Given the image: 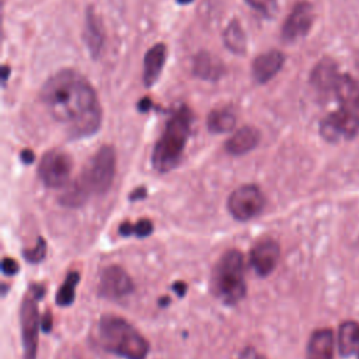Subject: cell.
Wrapping results in <instances>:
<instances>
[{"mask_svg":"<svg viewBox=\"0 0 359 359\" xmlns=\"http://www.w3.org/2000/svg\"><path fill=\"white\" fill-rule=\"evenodd\" d=\"M359 132V123L345 109L330 114L320 125L321 136L328 142H338L341 139H351Z\"/></svg>","mask_w":359,"mask_h":359,"instance_id":"10","label":"cell"},{"mask_svg":"<svg viewBox=\"0 0 359 359\" xmlns=\"http://www.w3.org/2000/svg\"><path fill=\"white\" fill-rule=\"evenodd\" d=\"M165 57H167V48L164 43H156L146 52L144 60H143V83H144V86L150 87L157 81V79L163 70V66L165 63Z\"/></svg>","mask_w":359,"mask_h":359,"instance_id":"15","label":"cell"},{"mask_svg":"<svg viewBox=\"0 0 359 359\" xmlns=\"http://www.w3.org/2000/svg\"><path fill=\"white\" fill-rule=\"evenodd\" d=\"M20 158H21V161H22L24 164H31V163H34V160H35V154H34V151H31L29 149H25V150H22V151L20 153Z\"/></svg>","mask_w":359,"mask_h":359,"instance_id":"32","label":"cell"},{"mask_svg":"<svg viewBox=\"0 0 359 359\" xmlns=\"http://www.w3.org/2000/svg\"><path fill=\"white\" fill-rule=\"evenodd\" d=\"M238 359H265L264 355H261L259 352H257L252 348H245L241 351V353L238 355Z\"/></svg>","mask_w":359,"mask_h":359,"instance_id":"30","label":"cell"},{"mask_svg":"<svg viewBox=\"0 0 359 359\" xmlns=\"http://www.w3.org/2000/svg\"><path fill=\"white\" fill-rule=\"evenodd\" d=\"M223 41H224V45L233 53H238V55L245 53L247 39H245V34H244L241 25L238 24V21H231L227 25V28L223 32Z\"/></svg>","mask_w":359,"mask_h":359,"instance_id":"22","label":"cell"},{"mask_svg":"<svg viewBox=\"0 0 359 359\" xmlns=\"http://www.w3.org/2000/svg\"><path fill=\"white\" fill-rule=\"evenodd\" d=\"M98 342L102 349L125 359H146L147 339L125 318L115 314L101 316L97 327Z\"/></svg>","mask_w":359,"mask_h":359,"instance_id":"3","label":"cell"},{"mask_svg":"<svg viewBox=\"0 0 359 359\" xmlns=\"http://www.w3.org/2000/svg\"><path fill=\"white\" fill-rule=\"evenodd\" d=\"M259 142V132L252 126L240 128L227 142L226 151L231 156H241L257 147Z\"/></svg>","mask_w":359,"mask_h":359,"instance_id":"16","label":"cell"},{"mask_svg":"<svg viewBox=\"0 0 359 359\" xmlns=\"http://www.w3.org/2000/svg\"><path fill=\"white\" fill-rule=\"evenodd\" d=\"M133 282L128 272L118 266L109 265L102 269L98 282V294L104 299L118 300L133 292Z\"/></svg>","mask_w":359,"mask_h":359,"instance_id":"9","label":"cell"},{"mask_svg":"<svg viewBox=\"0 0 359 359\" xmlns=\"http://www.w3.org/2000/svg\"><path fill=\"white\" fill-rule=\"evenodd\" d=\"M280 257L279 244L272 238H264L255 243L250 251V264L255 273L268 276L273 272Z\"/></svg>","mask_w":359,"mask_h":359,"instance_id":"11","label":"cell"},{"mask_svg":"<svg viewBox=\"0 0 359 359\" xmlns=\"http://www.w3.org/2000/svg\"><path fill=\"white\" fill-rule=\"evenodd\" d=\"M88 196L90 192L86 189V187L79 180H74V182L67 185L60 195V203L67 208H79L88 199Z\"/></svg>","mask_w":359,"mask_h":359,"instance_id":"24","label":"cell"},{"mask_svg":"<svg viewBox=\"0 0 359 359\" xmlns=\"http://www.w3.org/2000/svg\"><path fill=\"white\" fill-rule=\"evenodd\" d=\"M191 126L192 112L187 105H180L170 115L165 128L153 149L151 164L156 171L168 172L180 164L191 135Z\"/></svg>","mask_w":359,"mask_h":359,"instance_id":"2","label":"cell"},{"mask_svg":"<svg viewBox=\"0 0 359 359\" xmlns=\"http://www.w3.org/2000/svg\"><path fill=\"white\" fill-rule=\"evenodd\" d=\"M43 285L32 283L28 293L21 303L20 321H21V338L24 348V359H36L38 335L41 328V318L38 314V302L45 294Z\"/></svg>","mask_w":359,"mask_h":359,"instance_id":"6","label":"cell"},{"mask_svg":"<svg viewBox=\"0 0 359 359\" xmlns=\"http://www.w3.org/2000/svg\"><path fill=\"white\" fill-rule=\"evenodd\" d=\"M158 304H160L161 307H163V306H165V304H170V299L164 296V297H163V299L158 302Z\"/></svg>","mask_w":359,"mask_h":359,"instance_id":"35","label":"cell"},{"mask_svg":"<svg viewBox=\"0 0 359 359\" xmlns=\"http://www.w3.org/2000/svg\"><path fill=\"white\" fill-rule=\"evenodd\" d=\"M153 223L149 219H140L139 222L129 223V222H123L119 226V234L123 237H129V236H136L139 238L147 237L153 233Z\"/></svg>","mask_w":359,"mask_h":359,"instance_id":"25","label":"cell"},{"mask_svg":"<svg viewBox=\"0 0 359 359\" xmlns=\"http://www.w3.org/2000/svg\"><path fill=\"white\" fill-rule=\"evenodd\" d=\"M1 289H3V290H1V296L4 297V296H6V293H7V289H8V286H7L6 283H3V285H1Z\"/></svg>","mask_w":359,"mask_h":359,"instance_id":"36","label":"cell"},{"mask_svg":"<svg viewBox=\"0 0 359 359\" xmlns=\"http://www.w3.org/2000/svg\"><path fill=\"white\" fill-rule=\"evenodd\" d=\"M265 206L262 191L254 184H245L234 189L227 199L230 215L240 222H247L258 216Z\"/></svg>","mask_w":359,"mask_h":359,"instance_id":"7","label":"cell"},{"mask_svg":"<svg viewBox=\"0 0 359 359\" xmlns=\"http://www.w3.org/2000/svg\"><path fill=\"white\" fill-rule=\"evenodd\" d=\"M52 325H53L52 313H50L49 310H46V311L42 314V317H41V331H43V332H50Z\"/></svg>","mask_w":359,"mask_h":359,"instance_id":"29","label":"cell"},{"mask_svg":"<svg viewBox=\"0 0 359 359\" xmlns=\"http://www.w3.org/2000/svg\"><path fill=\"white\" fill-rule=\"evenodd\" d=\"M334 335L328 328L316 330L309 339L306 359H332Z\"/></svg>","mask_w":359,"mask_h":359,"instance_id":"14","label":"cell"},{"mask_svg":"<svg viewBox=\"0 0 359 359\" xmlns=\"http://www.w3.org/2000/svg\"><path fill=\"white\" fill-rule=\"evenodd\" d=\"M86 42H87L88 49L93 53V56H98L102 49V45H104V32H102V27H101L100 21L93 10L87 11Z\"/></svg>","mask_w":359,"mask_h":359,"instance_id":"20","label":"cell"},{"mask_svg":"<svg viewBox=\"0 0 359 359\" xmlns=\"http://www.w3.org/2000/svg\"><path fill=\"white\" fill-rule=\"evenodd\" d=\"M313 18L314 13L311 4L307 1L297 3L283 24L282 38L287 42H293L304 36L313 24Z\"/></svg>","mask_w":359,"mask_h":359,"instance_id":"12","label":"cell"},{"mask_svg":"<svg viewBox=\"0 0 359 359\" xmlns=\"http://www.w3.org/2000/svg\"><path fill=\"white\" fill-rule=\"evenodd\" d=\"M18 271H20V265H18V262L14 258H11V257L3 258V261H1V272L4 275L14 276L15 273H18Z\"/></svg>","mask_w":359,"mask_h":359,"instance_id":"28","label":"cell"},{"mask_svg":"<svg viewBox=\"0 0 359 359\" xmlns=\"http://www.w3.org/2000/svg\"><path fill=\"white\" fill-rule=\"evenodd\" d=\"M194 73L205 80H216L223 74V66L216 57L202 52L194 60Z\"/></svg>","mask_w":359,"mask_h":359,"instance_id":"19","label":"cell"},{"mask_svg":"<svg viewBox=\"0 0 359 359\" xmlns=\"http://www.w3.org/2000/svg\"><path fill=\"white\" fill-rule=\"evenodd\" d=\"M212 290L227 306H234L244 299L247 293L244 257L238 250H229L217 259L212 272Z\"/></svg>","mask_w":359,"mask_h":359,"instance_id":"4","label":"cell"},{"mask_svg":"<svg viewBox=\"0 0 359 359\" xmlns=\"http://www.w3.org/2000/svg\"><path fill=\"white\" fill-rule=\"evenodd\" d=\"M150 107H151L150 98H143V100L139 102V105H137L139 111H142V112H147V111L150 109Z\"/></svg>","mask_w":359,"mask_h":359,"instance_id":"34","label":"cell"},{"mask_svg":"<svg viewBox=\"0 0 359 359\" xmlns=\"http://www.w3.org/2000/svg\"><path fill=\"white\" fill-rule=\"evenodd\" d=\"M245 3L266 17H271L276 10V0H245Z\"/></svg>","mask_w":359,"mask_h":359,"instance_id":"27","label":"cell"},{"mask_svg":"<svg viewBox=\"0 0 359 359\" xmlns=\"http://www.w3.org/2000/svg\"><path fill=\"white\" fill-rule=\"evenodd\" d=\"M341 74L338 73L337 65L330 60H321L311 73V83L318 91H334Z\"/></svg>","mask_w":359,"mask_h":359,"instance_id":"17","label":"cell"},{"mask_svg":"<svg viewBox=\"0 0 359 359\" xmlns=\"http://www.w3.org/2000/svg\"><path fill=\"white\" fill-rule=\"evenodd\" d=\"M146 195H147V189H146L144 187H139V188H136L133 192H130L129 199H130V201H137V199L146 198Z\"/></svg>","mask_w":359,"mask_h":359,"instance_id":"33","label":"cell"},{"mask_svg":"<svg viewBox=\"0 0 359 359\" xmlns=\"http://www.w3.org/2000/svg\"><path fill=\"white\" fill-rule=\"evenodd\" d=\"M116 167V154L114 147L102 146L95 154L88 160L86 167L81 171V175L77 178L86 189L91 194H105L115 177Z\"/></svg>","mask_w":359,"mask_h":359,"instance_id":"5","label":"cell"},{"mask_svg":"<svg viewBox=\"0 0 359 359\" xmlns=\"http://www.w3.org/2000/svg\"><path fill=\"white\" fill-rule=\"evenodd\" d=\"M171 287H172V290L175 292V294H177L178 297H184V296H185V293H187V290H188L187 283H185V282H182V280H177V282H174Z\"/></svg>","mask_w":359,"mask_h":359,"instance_id":"31","label":"cell"},{"mask_svg":"<svg viewBox=\"0 0 359 359\" xmlns=\"http://www.w3.org/2000/svg\"><path fill=\"white\" fill-rule=\"evenodd\" d=\"M72 157L63 150L46 151L38 165V175L41 181L49 188H59L66 185L72 174Z\"/></svg>","mask_w":359,"mask_h":359,"instance_id":"8","label":"cell"},{"mask_svg":"<svg viewBox=\"0 0 359 359\" xmlns=\"http://www.w3.org/2000/svg\"><path fill=\"white\" fill-rule=\"evenodd\" d=\"M338 349L342 356L355 355L359 359V324L345 321L338 331Z\"/></svg>","mask_w":359,"mask_h":359,"instance_id":"18","label":"cell"},{"mask_svg":"<svg viewBox=\"0 0 359 359\" xmlns=\"http://www.w3.org/2000/svg\"><path fill=\"white\" fill-rule=\"evenodd\" d=\"M285 56L279 50H268L257 56L252 62V76L257 83H266L283 66Z\"/></svg>","mask_w":359,"mask_h":359,"instance_id":"13","label":"cell"},{"mask_svg":"<svg viewBox=\"0 0 359 359\" xmlns=\"http://www.w3.org/2000/svg\"><path fill=\"white\" fill-rule=\"evenodd\" d=\"M236 125V114L231 108L213 109L208 116V129L212 133L230 132Z\"/></svg>","mask_w":359,"mask_h":359,"instance_id":"21","label":"cell"},{"mask_svg":"<svg viewBox=\"0 0 359 359\" xmlns=\"http://www.w3.org/2000/svg\"><path fill=\"white\" fill-rule=\"evenodd\" d=\"M80 280V273L77 271H72L66 275L63 283L60 285L55 302L60 307H67L74 302L76 297V286Z\"/></svg>","mask_w":359,"mask_h":359,"instance_id":"23","label":"cell"},{"mask_svg":"<svg viewBox=\"0 0 359 359\" xmlns=\"http://www.w3.org/2000/svg\"><path fill=\"white\" fill-rule=\"evenodd\" d=\"M22 255H24L25 261H28L31 264H39L46 257V240L43 237H38L35 247L25 248L22 251Z\"/></svg>","mask_w":359,"mask_h":359,"instance_id":"26","label":"cell"},{"mask_svg":"<svg viewBox=\"0 0 359 359\" xmlns=\"http://www.w3.org/2000/svg\"><path fill=\"white\" fill-rule=\"evenodd\" d=\"M178 3H181V4H187V3H191L192 0H177Z\"/></svg>","mask_w":359,"mask_h":359,"instance_id":"37","label":"cell"},{"mask_svg":"<svg viewBox=\"0 0 359 359\" xmlns=\"http://www.w3.org/2000/svg\"><path fill=\"white\" fill-rule=\"evenodd\" d=\"M41 100L57 122L69 126V135L81 139L94 135L101 123V108L90 83L77 72L65 69L43 84Z\"/></svg>","mask_w":359,"mask_h":359,"instance_id":"1","label":"cell"}]
</instances>
